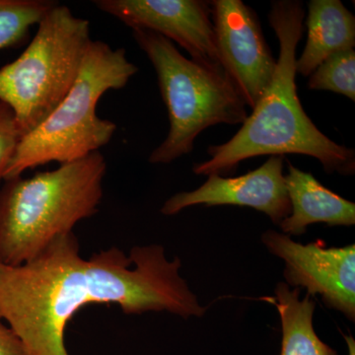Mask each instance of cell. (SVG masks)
I'll use <instances>...</instances> for the list:
<instances>
[{
	"instance_id": "cell-1",
	"label": "cell",
	"mask_w": 355,
	"mask_h": 355,
	"mask_svg": "<svg viewBox=\"0 0 355 355\" xmlns=\"http://www.w3.org/2000/svg\"><path fill=\"white\" fill-rule=\"evenodd\" d=\"M179 258L161 245L79 253L73 232L60 236L22 266L0 263V318L19 336L28 355H69L67 323L89 304H116L125 314L166 312L202 317L200 305L180 275Z\"/></svg>"
},
{
	"instance_id": "cell-2",
	"label": "cell",
	"mask_w": 355,
	"mask_h": 355,
	"mask_svg": "<svg viewBox=\"0 0 355 355\" xmlns=\"http://www.w3.org/2000/svg\"><path fill=\"white\" fill-rule=\"evenodd\" d=\"M304 18V7L298 0L272 2L268 22L279 43L272 83L239 132L225 144L207 148L210 159L193 166L195 174L224 176L234 172L247 159L286 154L316 158L329 174H354V149L326 137L310 120L299 100L296 51L302 39Z\"/></svg>"
},
{
	"instance_id": "cell-3",
	"label": "cell",
	"mask_w": 355,
	"mask_h": 355,
	"mask_svg": "<svg viewBox=\"0 0 355 355\" xmlns=\"http://www.w3.org/2000/svg\"><path fill=\"white\" fill-rule=\"evenodd\" d=\"M107 172L98 153L53 171L4 180L0 189V263L24 265L53 240L97 214Z\"/></svg>"
},
{
	"instance_id": "cell-4",
	"label": "cell",
	"mask_w": 355,
	"mask_h": 355,
	"mask_svg": "<svg viewBox=\"0 0 355 355\" xmlns=\"http://www.w3.org/2000/svg\"><path fill=\"white\" fill-rule=\"evenodd\" d=\"M137 71L125 49L92 40L69 94L41 125L23 137L4 180L48 163L79 160L107 146L116 125L98 116V102L109 90L125 87Z\"/></svg>"
},
{
	"instance_id": "cell-5",
	"label": "cell",
	"mask_w": 355,
	"mask_h": 355,
	"mask_svg": "<svg viewBox=\"0 0 355 355\" xmlns=\"http://www.w3.org/2000/svg\"><path fill=\"white\" fill-rule=\"evenodd\" d=\"M132 37L155 69L169 116V132L151 153L149 162L169 164L190 154L196 139L207 128L246 121V104L229 79L184 58L157 33L133 29Z\"/></svg>"
},
{
	"instance_id": "cell-6",
	"label": "cell",
	"mask_w": 355,
	"mask_h": 355,
	"mask_svg": "<svg viewBox=\"0 0 355 355\" xmlns=\"http://www.w3.org/2000/svg\"><path fill=\"white\" fill-rule=\"evenodd\" d=\"M37 27L22 55L0 69V100L13 110L24 137L69 94L92 42L90 22L58 2Z\"/></svg>"
},
{
	"instance_id": "cell-7",
	"label": "cell",
	"mask_w": 355,
	"mask_h": 355,
	"mask_svg": "<svg viewBox=\"0 0 355 355\" xmlns=\"http://www.w3.org/2000/svg\"><path fill=\"white\" fill-rule=\"evenodd\" d=\"M93 3L132 30H149L175 42L193 62L228 79L217 50L209 1L95 0Z\"/></svg>"
},
{
	"instance_id": "cell-8",
	"label": "cell",
	"mask_w": 355,
	"mask_h": 355,
	"mask_svg": "<svg viewBox=\"0 0 355 355\" xmlns=\"http://www.w3.org/2000/svg\"><path fill=\"white\" fill-rule=\"evenodd\" d=\"M217 50L226 76L253 110L272 83L277 60L272 55L258 15L241 0L209 1Z\"/></svg>"
},
{
	"instance_id": "cell-9",
	"label": "cell",
	"mask_w": 355,
	"mask_h": 355,
	"mask_svg": "<svg viewBox=\"0 0 355 355\" xmlns=\"http://www.w3.org/2000/svg\"><path fill=\"white\" fill-rule=\"evenodd\" d=\"M266 249L284 261L286 284L303 287L310 297L355 320V246L327 248L320 241L300 244L291 236L268 230L261 236Z\"/></svg>"
},
{
	"instance_id": "cell-10",
	"label": "cell",
	"mask_w": 355,
	"mask_h": 355,
	"mask_svg": "<svg viewBox=\"0 0 355 355\" xmlns=\"http://www.w3.org/2000/svg\"><path fill=\"white\" fill-rule=\"evenodd\" d=\"M284 161V156H270L258 169L240 177L209 175L197 190L178 193L170 198L161 209V214L175 216L198 205H239L259 210L270 217L275 225H279L291 214Z\"/></svg>"
},
{
	"instance_id": "cell-11",
	"label": "cell",
	"mask_w": 355,
	"mask_h": 355,
	"mask_svg": "<svg viewBox=\"0 0 355 355\" xmlns=\"http://www.w3.org/2000/svg\"><path fill=\"white\" fill-rule=\"evenodd\" d=\"M287 167L288 174L284 176V181L291 203V214L279 223L284 234H305L308 226L314 223L354 225V202L329 190L312 174L301 171L289 161Z\"/></svg>"
},
{
	"instance_id": "cell-12",
	"label": "cell",
	"mask_w": 355,
	"mask_h": 355,
	"mask_svg": "<svg viewBox=\"0 0 355 355\" xmlns=\"http://www.w3.org/2000/svg\"><path fill=\"white\" fill-rule=\"evenodd\" d=\"M307 42L296 60V72L310 76L324 60L354 50L355 18L340 0H311L306 20Z\"/></svg>"
},
{
	"instance_id": "cell-13",
	"label": "cell",
	"mask_w": 355,
	"mask_h": 355,
	"mask_svg": "<svg viewBox=\"0 0 355 355\" xmlns=\"http://www.w3.org/2000/svg\"><path fill=\"white\" fill-rule=\"evenodd\" d=\"M275 297L263 298L279 311L282 322V345L280 355H338L318 336L313 324L316 303L308 294L300 299V288L279 282Z\"/></svg>"
},
{
	"instance_id": "cell-14",
	"label": "cell",
	"mask_w": 355,
	"mask_h": 355,
	"mask_svg": "<svg viewBox=\"0 0 355 355\" xmlns=\"http://www.w3.org/2000/svg\"><path fill=\"white\" fill-rule=\"evenodd\" d=\"M53 0H0V50L18 46L57 4Z\"/></svg>"
},
{
	"instance_id": "cell-15",
	"label": "cell",
	"mask_w": 355,
	"mask_h": 355,
	"mask_svg": "<svg viewBox=\"0 0 355 355\" xmlns=\"http://www.w3.org/2000/svg\"><path fill=\"white\" fill-rule=\"evenodd\" d=\"M308 87L345 95L354 102V50L340 51L324 60L309 76Z\"/></svg>"
},
{
	"instance_id": "cell-16",
	"label": "cell",
	"mask_w": 355,
	"mask_h": 355,
	"mask_svg": "<svg viewBox=\"0 0 355 355\" xmlns=\"http://www.w3.org/2000/svg\"><path fill=\"white\" fill-rule=\"evenodd\" d=\"M23 137L13 110L0 100V184L4 181Z\"/></svg>"
},
{
	"instance_id": "cell-17",
	"label": "cell",
	"mask_w": 355,
	"mask_h": 355,
	"mask_svg": "<svg viewBox=\"0 0 355 355\" xmlns=\"http://www.w3.org/2000/svg\"><path fill=\"white\" fill-rule=\"evenodd\" d=\"M0 355H28L24 345L10 328L0 318Z\"/></svg>"
}]
</instances>
